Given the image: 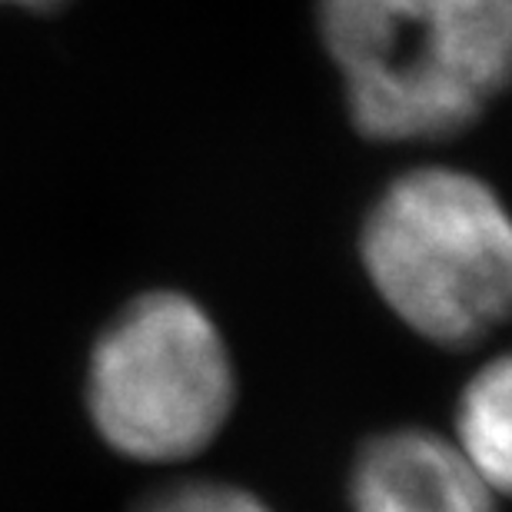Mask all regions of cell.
<instances>
[{
    "label": "cell",
    "mask_w": 512,
    "mask_h": 512,
    "mask_svg": "<svg viewBox=\"0 0 512 512\" xmlns=\"http://www.w3.org/2000/svg\"><path fill=\"white\" fill-rule=\"evenodd\" d=\"M489 493L512 496V353L486 363L456 406V443Z\"/></svg>",
    "instance_id": "5"
},
{
    "label": "cell",
    "mask_w": 512,
    "mask_h": 512,
    "mask_svg": "<svg viewBox=\"0 0 512 512\" xmlns=\"http://www.w3.org/2000/svg\"><path fill=\"white\" fill-rule=\"evenodd\" d=\"M237 383L217 323L183 293L133 300L90 360L87 406L120 456L180 463L227 426Z\"/></svg>",
    "instance_id": "3"
},
{
    "label": "cell",
    "mask_w": 512,
    "mask_h": 512,
    "mask_svg": "<svg viewBox=\"0 0 512 512\" xmlns=\"http://www.w3.org/2000/svg\"><path fill=\"white\" fill-rule=\"evenodd\" d=\"M4 4V0H0ZM7 4H24V7H54L60 0H7Z\"/></svg>",
    "instance_id": "7"
},
{
    "label": "cell",
    "mask_w": 512,
    "mask_h": 512,
    "mask_svg": "<svg viewBox=\"0 0 512 512\" xmlns=\"http://www.w3.org/2000/svg\"><path fill=\"white\" fill-rule=\"evenodd\" d=\"M360 253L389 310L429 343L459 350L512 320V213L473 173L396 177L366 213Z\"/></svg>",
    "instance_id": "2"
},
{
    "label": "cell",
    "mask_w": 512,
    "mask_h": 512,
    "mask_svg": "<svg viewBox=\"0 0 512 512\" xmlns=\"http://www.w3.org/2000/svg\"><path fill=\"white\" fill-rule=\"evenodd\" d=\"M133 512H273L260 496L217 479H190V483L163 486Z\"/></svg>",
    "instance_id": "6"
},
{
    "label": "cell",
    "mask_w": 512,
    "mask_h": 512,
    "mask_svg": "<svg viewBox=\"0 0 512 512\" xmlns=\"http://www.w3.org/2000/svg\"><path fill=\"white\" fill-rule=\"evenodd\" d=\"M346 107L370 140H446L512 84V0H316Z\"/></svg>",
    "instance_id": "1"
},
{
    "label": "cell",
    "mask_w": 512,
    "mask_h": 512,
    "mask_svg": "<svg viewBox=\"0 0 512 512\" xmlns=\"http://www.w3.org/2000/svg\"><path fill=\"white\" fill-rule=\"evenodd\" d=\"M353 512H496L489 486L449 439L429 429H389L350 469Z\"/></svg>",
    "instance_id": "4"
}]
</instances>
